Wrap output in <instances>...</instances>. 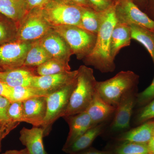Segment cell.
I'll list each match as a JSON object with an SVG mask.
<instances>
[{
	"mask_svg": "<svg viewBox=\"0 0 154 154\" xmlns=\"http://www.w3.org/2000/svg\"><path fill=\"white\" fill-rule=\"evenodd\" d=\"M117 22L115 2L102 12V22L96 35L95 46L85 58L86 65L92 66L102 73L111 72L115 69L110 54V43L112 32Z\"/></svg>",
	"mask_w": 154,
	"mask_h": 154,
	"instance_id": "1",
	"label": "cell"
},
{
	"mask_svg": "<svg viewBox=\"0 0 154 154\" xmlns=\"http://www.w3.org/2000/svg\"><path fill=\"white\" fill-rule=\"evenodd\" d=\"M96 82L93 69L86 66L79 68L76 85L63 117L86 111L96 93Z\"/></svg>",
	"mask_w": 154,
	"mask_h": 154,
	"instance_id": "2",
	"label": "cell"
},
{
	"mask_svg": "<svg viewBox=\"0 0 154 154\" xmlns=\"http://www.w3.org/2000/svg\"><path fill=\"white\" fill-rule=\"evenodd\" d=\"M138 79V76L133 72L121 71L109 79L97 81L96 91L105 102L116 107L122 96L137 87Z\"/></svg>",
	"mask_w": 154,
	"mask_h": 154,
	"instance_id": "3",
	"label": "cell"
},
{
	"mask_svg": "<svg viewBox=\"0 0 154 154\" xmlns=\"http://www.w3.org/2000/svg\"><path fill=\"white\" fill-rule=\"evenodd\" d=\"M44 7L42 14L52 27L73 25L82 28L81 17L84 8L64 1H50Z\"/></svg>",
	"mask_w": 154,
	"mask_h": 154,
	"instance_id": "4",
	"label": "cell"
},
{
	"mask_svg": "<svg viewBox=\"0 0 154 154\" xmlns=\"http://www.w3.org/2000/svg\"><path fill=\"white\" fill-rule=\"evenodd\" d=\"M68 45L72 54L78 59L86 57L91 52L96 43V35L73 25H61L52 27Z\"/></svg>",
	"mask_w": 154,
	"mask_h": 154,
	"instance_id": "5",
	"label": "cell"
},
{
	"mask_svg": "<svg viewBox=\"0 0 154 154\" xmlns=\"http://www.w3.org/2000/svg\"><path fill=\"white\" fill-rule=\"evenodd\" d=\"M76 83L77 78L72 82L46 97L47 111L41 125L44 131V137L49 134L55 122L60 117H63Z\"/></svg>",
	"mask_w": 154,
	"mask_h": 154,
	"instance_id": "6",
	"label": "cell"
},
{
	"mask_svg": "<svg viewBox=\"0 0 154 154\" xmlns=\"http://www.w3.org/2000/svg\"><path fill=\"white\" fill-rule=\"evenodd\" d=\"M136 87L122 97L107 129L108 134L116 137L130 129L131 120L136 102Z\"/></svg>",
	"mask_w": 154,
	"mask_h": 154,
	"instance_id": "7",
	"label": "cell"
},
{
	"mask_svg": "<svg viewBox=\"0 0 154 154\" xmlns=\"http://www.w3.org/2000/svg\"><path fill=\"white\" fill-rule=\"evenodd\" d=\"M53 30L42 11L29 14L17 30V40L30 42L40 40Z\"/></svg>",
	"mask_w": 154,
	"mask_h": 154,
	"instance_id": "8",
	"label": "cell"
},
{
	"mask_svg": "<svg viewBox=\"0 0 154 154\" xmlns=\"http://www.w3.org/2000/svg\"><path fill=\"white\" fill-rule=\"evenodd\" d=\"M116 2L117 22L136 25L154 31V20L144 13L133 0H118Z\"/></svg>",
	"mask_w": 154,
	"mask_h": 154,
	"instance_id": "9",
	"label": "cell"
},
{
	"mask_svg": "<svg viewBox=\"0 0 154 154\" xmlns=\"http://www.w3.org/2000/svg\"><path fill=\"white\" fill-rule=\"evenodd\" d=\"M32 44L30 42L16 40L0 45V68L6 71L23 66Z\"/></svg>",
	"mask_w": 154,
	"mask_h": 154,
	"instance_id": "10",
	"label": "cell"
},
{
	"mask_svg": "<svg viewBox=\"0 0 154 154\" xmlns=\"http://www.w3.org/2000/svg\"><path fill=\"white\" fill-rule=\"evenodd\" d=\"M77 74L78 70L47 75H35L30 86L41 89L49 95L72 82L76 79Z\"/></svg>",
	"mask_w": 154,
	"mask_h": 154,
	"instance_id": "11",
	"label": "cell"
},
{
	"mask_svg": "<svg viewBox=\"0 0 154 154\" xmlns=\"http://www.w3.org/2000/svg\"><path fill=\"white\" fill-rule=\"evenodd\" d=\"M39 42L53 58L69 60L70 56L72 54L71 50L63 38L54 30H52Z\"/></svg>",
	"mask_w": 154,
	"mask_h": 154,
	"instance_id": "12",
	"label": "cell"
},
{
	"mask_svg": "<svg viewBox=\"0 0 154 154\" xmlns=\"http://www.w3.org/2000/svg\"><path fill=\"white\" fill-rule=\"evenodd\" d=\"M25 122L41 126L47 111L46 97H34L23 101Z\"/></svg>",
	"mask_w": 154,
	"mask_h": 154,
	"instance_id": "13",
	"label": "cell"
},
{
	"mask_svg": "<svg viewBox=\"0 0 154 154\" xmlns=\"http://www.w3.org/2000/svg\"><path fill=\"white\" fill-rule=\"evenodd\" d=\"M63 118L68 124L69 131L63 147H66L94 126L90 116L86 111Z\"/></svg>",
	"mask_w": 154,
	"mask_h": 154,
	"instance_id": "14",
	"label": "cell"
},
{
	"mask_svg": "<svg viewBox=\"0 0 154 154\" xmlns=\"http://www.w3.org/2000/svg\"><path fill=\"white\" fill-rule=\"evenodd\" d=\"M44 131L41 126L32 128L23 127L20 131L19 140L29 154H48L45 149Z\"/></svg>",
	"mask_w": 154,
	"mask_h": 154,
	"instance_id": "15",
	"label": "cell"
},
{
	"mask_svg": "<svg viewBox=\"0 0 154 154\" xmlns=\"http://www.w3.org/2000/svg\"><path fill=\"white\" fill-rule=\"evenodd\" d=\"M116 109V107L105 102L96 91L93 100L86 111L94 126L109 121L113 116Z\"/></svg>",
	"mask_w": 154,
	"mask_h": 154,
	"instance_id": "16",
	"label": "cell"
},
{
	"mask_svg": "<svg viewBox=\"0 0 154 154\" xmlns=\"http://www.w3.org/2000/svg\"><path fill=\"white\" fill-rule=\"evenodd\" d=\"M107 123V122H103L92 127L70 145L63 148V151L67 154H75L91 147L96 138L105 132Z\"/></svg>",
	"mask_w": 154,
	"mask_h": 154,
	"instance_id": "17",
	"label": "cell"
},
{
	"mask_svg": "<svg viewBox=\"0 0 154 154\" xmlns=\"http://www.w3.org/2000/svg\"><path fill=\"white\" fill-rule=\"evenodd\" d=\"M27 67L0 72V80L10 87L30 86L35 71Z\"/></svg>",
	"mask_w": 154,
	"mask_h": 154,
	"instance_id": "18",
	"label": "cell"
},
{
	"mask_svg": "<svg viewBox=\"0 0 154 154\" xmlns=\"http://www.w3.org/2000/svg\"><path fill=\"white\" fill-rule=\"evenodd\" d=\"M154 131V120H150L116 136L115 140L117 141H128L148 144L151 139Z\"/></svg>",
	"mask_w": 154,
	"mask_h": 154,
	"instance_id": "19",
	"label": "cell"
},
{
	"mask_svg": "<svg viewBox=\"0 0 154 154\" xmlns=\"http://www.w3.org/2000/svg\"><path fill=\"white\" fill-rule=\"evenodd\" d=\"M131 39L130 26L117 22L112 32L110 43V54L113 60L122 48L130 45Z\"/></svg>",
	"mask_w": 154,
	"mask_h": 154,
	"instance_id": "20",
	"label": "cell"
},
{
	"mask_svg": "<svg viewBox=\"0 0 154 154\" xmlns=\"http://www.w3.org/2000/svg\"><path fill=\"white\" fill-rule=\"evenodd\" d=\"M26 8L24 0H0V14L16 23L23 19Z\"/></svg>",
	"mask_w": 154,
	"mask_h": 154,
	"instance_id": "21",
	"label": "cell"
},
{
	"mask_svg": "<svg viewBox=\"0 0 154 154\" xmlns=\"http://www.w3.org/2000/svg\"><path fill=\"white\" fill-rule=\"evenodd\" d=\"M131 39L144 46L151 56L154 64V31L136 25H130Z\"/></svg>",
	"mask_w": 154,
	"mask_h": 154,
	"instance_id": "22",
	"label": "cell"
},
{
	"mask_svg": "<svg viewBox=\"0 0 154 154\" xmlns=\"http://www.w3.org/2000/svg\"><path fill=\"white\" fill-rule=\"evenodd\" d=\"M52 58L40 45L39 41L33 42L26 55L23 66L38 67Z\"/></svg>",
	"mask_w": 154,
	"mask_h": 154,
	"instance_id": "23",
	"label": "cell"
},
{
	"mask_svg": "<svg viewBox=\"0 0 154 154\" xmlns=\"http://www.w3.org/2000/svg\"><path fill=\"white\" fill-rule=\"evenodd\" d=\"M102 12H97L90 8H83L81 17L82 28L97 35L102 22Z\"/></svg>",
	"mask_w": 154,
	"mask_h": 154,
	"instance_id": "24",
	"label": "cell"
},
{
	"mask_svg": "<svg viewBox=\"0 0 154 154\" xmlns=\"http://www.w3.org/2000/svg\"><path fill=\"white\" fill-rule=\"evenodd\" d=\"M67 61L57 59H51L37 67L35 72L37 75L44 76L70 71L71 68Z\"/></svg>",
	"mask_w": 154,
	"mask_h": 154,
	"instance_id": "25",
	"label": "cell"
},
{
	"mask_svg": "<svg viewBox=\"0 0 154 154\" xmlns=\"http://www.w3.org/2000/svg\"><path fill=\"white\" fill-rule=\"evenodd\" d=\"M12 88V87H11ZM11 102L23 101L34 97H47L48 94L45 91L31 86H18L11 88Z\"/></svg>",
	"mask_w": 154,
	"mask_h": 154,
	"instance_id": "26",
	"label": "cell"
},
{
	"mask_svg": "<svg viewBox=\"0 0 154 154\" xmlns=\"http://www.w3.org/2000/svg\"><path fill=\"white\" fill-rule=\"evenodd\" d=\"M17 23L0 14V45L17 40Z\"/></svg>",
	"mask_w": 154,
	"mask_h": 154,
	"instance_id": "27",
	"label": "cell"
},
{
	"mask_svg": "<svg viewBox=\"0 0 154 154\" xmlns=\"http://www.w3.org/2000/svg\"><path fill=\"white\" fill-rule=\"evenodd\" d=\"M117 142L111 150L114 154H149L148 144L128 141Z\"/></svg>",
	"mask_w": 154,
	"mask_h": 154,
	"instance_id": "28",
	"label": "cell"
},
{
	"mask_svg": "<svg viewBox=\"0 0 154 154\" xmlns=\"http://www.w3.org/2000/svg\"><path fill=\"white\" fill-rule=\"evenodd\" d=\"M11 102L5 97L0 96V125L5 137L18 126L12 123L8 116V109Z\"/></svg>",
	"mask_w": 154,
	"mask_h": 154,
	"instance_id": "29",
	"label": "cell"
},
{
	"mask_svg": "<svg viewBox=\"0 0 154 154\" xmlns=\"http://www.w3.org/2000/svg\"><path fill=\"white\" fill-rule=\"evenodd\" d=\"M8 115L10 121L14 124L18 125L20 122H25L23 102H11L8 109Z\"/></svg>",
	"mask_w": 154,
	"mask_h": 154,
	"instance_id": "30",
	"label": "cell"
},
{
	"mask_svg": "<svg viewBox=\"0 0 154 154\" xmlns=\"http://www.w3.org/2000/svg\"><path fill=\"white\" fill-rule=\"evenodd\" d=\"M154 119V99L148 104L142 107L136 116L135 124L140 125Z\"/></svg>",
	"mask_w": 154,
	"mask_h": 154,
	"instance_id": "31",
	"label": "cell"
},
{
	"mask_svg": "<svg viewBox=\"0 0 154 154\" xmlns=\"http://www.w3.org/2000/svg\"><path fill=\"white\" fill-rule=\"evenodd\" d=\"M154 99V78L151 85L145 90L137 94L136 105L143 107Z\"/></svg>",
	"mask_w": 154,
	"mask_h": 154,
	"instance_id": "32",
	"label": "cell"
},
{
	"mask_svg": "<svg viewBox=\"0 0 154 154\" xmlns=\"http://www.w3.org/2000/svg\"><path fill=\"white\" fill-rule=\"evenodd\" d=\"M91 8L98 12L106 11L112 5L110 0H87Z\"/></svg>",
	"mask_w": 154,
	"mask_h": 154,
	"instance_id": "33",
	"label": "cell"
},
{
	"mask_svg": "<svg viewBox=\"0 0 154 154\" xmlns=\"http://www.w3.org/2000/svg\"><path fill=\"white\" fill-rule=\"evenodd\" d=\"M11 88V87L0 80V96L5 97L11 102L12 98Z\"/></svg>",
	"mask_w": 154,
	"mask_h": 154,
	"instance_id": "34",
	"label": "cell"
},
{
	"mask_svg": "<svg viewBox=\"0 0 154 154\" xmlns=\"http://www.w3.org/2000/svg\"><path fill=\"white\" fill-rule=\"evenodd\" d=\"M50 0H26V6L30 9L41 8L46 5Z\"/></svg>",
	"mask_w": 154,
	"mask_h": 154,
	"instance_id": "35",
	"label": "cell"
},
{
	"mask_svg": "<svg viewBox=\"0 0 154 154\" xmlns=\"http://www.w3.org/2000/svg\"><path fill=\"white\" fill-rule=\"evenodd\" d=\"M75 154H114L111 150L100 151L94 148L90 147Z\"/></svg>",
	"mask_w": 154,
	"mask_h": 154,
	"instance_id": "36",
	"label": "cell"
},
{
	"mask_svg": "<svg viewBox=\"0 0 154 154\" xmlns=\"http://www.w3.org/2000/svg\"><path fill=\"white\" fill-rule=\"evenodd\" d=\"M69 1L82 8H90L91 7L87 0H69Z\"/></svg>",
	"mask_w": 154,
	"mask_h": 154,
	"instance_id": "37",
	"label": "cell"
},
{
	"mask_svg": "<svg viewBox=\"0 0 154 154\" xmlns=\"http://www.w3.org/2000/svg\"><path fill=\"white\" fill-rule=\"evenodd\" d=\"M2 154H29L26 148L22 149L20 150H10L6 151Z\"/></svg>",
	"mask_w": 154,
	"mask_h": 154,
	"instance_id": "38",
	"label": "cell"
},
{
	"mask_svg": "<svg viewBox=\"0 0 154 154\" xmlns=\"http://www.w3.org/2000/svg\"><path fill=\"white\" fill-rule=\"evenodd\" d=\"M149 154H154V131L152 136L148 143Z\"/></svg>",
	"mask_w": 154,
	"mask_h": 154,
	"instance_id": "39",
	"label": "cell"
},
{
	"mask_svg": "<svg viewBox=\"0 0 154 154\" xmlns=\"http://www.w3.org/2000/svg\"><path fill=\"white\" fill-rule=\"evenodd\" d=\"M5 137V136L4 134H3L2 128H1V125H0V151H1V141H2V140Z\"/></svg>",
	"mask_w": 154,
	"mask_h": 154,
	"instance_id": "40",
	"label": "cell"
},
{
	"mask_svg": "<svg viewBox=\"0 0 154 154\" xmlns=\"http://www.w3.org/2000/svg\"><path fill=\"white\" fill-rule=\"evenodd\" d=\"M152 1V12L153 14H154V0H151Z\"/></svg>",
	"mask_w": 154,
	"mask_h": 154,
	"instance_id": "41",
	"label": "cell"
},
{
	"mask_svg": "<svg viewBox=\"0 0 154 154\" xmlns=\"http://www.w3.org/2000/svg\"><path fill=\"white\" fill-rule=\"evenodd\" d=\"M137 1H138L139 2H143L145 0H137Z\"/></svg>",
	"mask_w": 154,
	"mask_h": 154,
	"instance_id": "42",
	"label": "cell"
},
{
	"mask_svg": "<svg viewBox=\"0 0 154 154\" xmlns=\"http://www.w3.org/2000/svg\"><path fill=\"white\" fill-rule=\"evenodd\" d=\"M3 71V70L2 69H1V68H0V72Z\"/></svg>",
	"mask_w": 154,
	"mask_h": 154,
	"instance_id": "43",
	"label": "cell"
}]
</instances>
